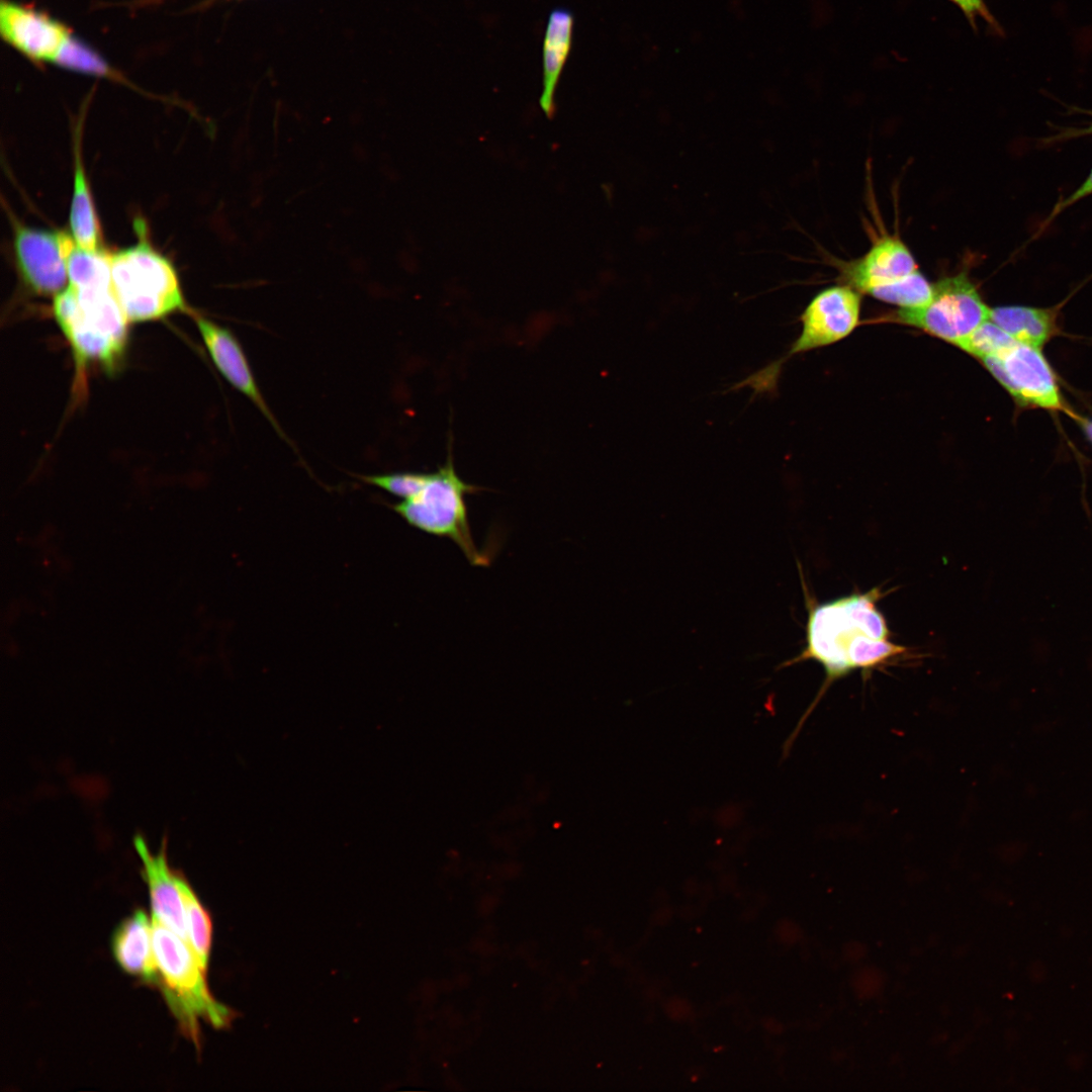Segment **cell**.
<instances>
[{"instance_id":"obj_5","label":"cell","mask_w":1092,"mask_h":1092,"mask_svg":"<svg viewBox=\"0 0 1092 1092\" xmlns=\"http://www.w3.org/2000/svg\"><path fill=\"white\" fill-rule=\"evenodd\" d=\"M480 489L458 475L449 447L446 462L429 473L423 488L392 509L414 528L453 541L470 564L483 566L488 558L475 544L465 503L466 495Z\"/></svg>"},{"instance_id":"obj_21","label":"cell","mask_w":1092,"mask_h":1092,"mask_svg":"<svg viewBox=\"0 0 1092 1092\" xmlns=\"http://www.w3.org/2000/svg\"><path fill=\"white\" fill-rule=\"evenodd\" d=\"M429 473L393 472L365 476L363 480L383 490L406 499L417 494L426 484Z\"/></svg>"},{"instance_id":"obj_10","label":"cell","mask_w":1092,"mask_h":1092,"mask_svg":"<svg viewBox=\"0 0 1092 1092\" xmlns=\"http://www.w3.org/2000/svg\"><path fill=\"white\" fill-rule=\"evenodd\" d=\"M860 310V292L849 285H838L819 292L801 315L802 332L788 357L835 343L856 327Z\"/></svg>"},{"instance_id":"obj_2","label":"cell","mask_w":1092,"mask_h":1092,"mask_svg":"<svg viewBox=\"0 0 1092 1092\" xmlns=\"http://www.w3.org/2000/svg\"><path fill=\"white\" fill-rule=\"evenodd\" d=\"M53 311L71 345L80 376L89 363L114 369L125 348L129 323L112 283L80 288L68 285L54 296Z\"/></svg>"},{"instance_id":"obj_14","label":"cell","mask_w":1092,"mask_h":1092,"mask_svg":"<svg viewBox=\"0 0 1092 1092\" xmlns=\"http://www.w3.org/2000/svg\"><path fill=\"white\" fill-rule=\"evenodd\" d=\"M111 948L120 968L159 988L160 974L153 948L152 919L135 909L115 929Z\"/></svg>"},{"instance_id":"obj_9","label":"cell","mask_w":1092,"mask_h":1092,"mask_svg":"<svg viewBox=\"0 0 1092 1092\" xmlns=\"http://www.w3.org/2000/svg\"><path fill=\"white\" fill-rule=\"evenodd\" d=\"M981 361L1019 402L1063 407L1056 379L1038 347L1016 342L1005 352Z\"/></svg>"},{"instance_id":"obj_25","label":"cell","mask_w":1092,"mask_h":1092,"mask_svg":"<svg viewBox=\"0 0 1092 1092\" xmlns=\"http://www.w3.org/2000/svg\"><path fill=\"white\" fill-rule=\"evenodd\" d=\"M163 1H165V0H139L136 2V5H139V6L155 5V4H158V3H162Z\"/></svg>"},{"instance_id":"obj_23","label":"cell","mask_w":1092,"mask_h":1092,"mask_svg":"<svg viewBox=\"0 0 1092 1092\" xmlns=\"http://www.w3.org/2000/svg\"><path fill=\"white\" fill-rule=\"evenodd\" d=\"M1089 195H1092V170L1086 177L1085 181L1074 192H1072L1067 198L1061 200L1054 206L1048 220H1051L1060 212L1065 210L1067 207L1077 203L1078 201L1086 198Z\"/></svg>"},{"instance_id":"obj_4","label":"cell","mask_w":1092,"mask_h":1092,"mask_svg":"<svg viewBox=\"0 0 1092 1092\" xmlns=\"http://www.w3.org/2000/svg\"><path fill=\"white\" fill-rule=\"evenodd\" d=\"M135 228V245L109 253L112 288L128 323L187 309L174 266L142 236L139 221Z\"/></svg>"},{"instance_id":"obj_8","label":"cell","mask_w":1092,"mask_h":1092,"mask_svg":"<svg viewBox=\"0 0 1092 1092\" xmlns=\"http://www.w3.org/2000/svg\"><path fill=\"white\" fill-rule=\"evenodd\" d=\"M0 33L4 42L37 66H55L75 35L48 12L13 0L0 2Z\"/></svg>"},{"instance_id":"obj_19","label":"cell","mask_w":1092,"mask_h":1092,"mask_svg":"<svg viewBox=\"0 0 1092 1092\" xmlns=\"http://www.w3.org/2000/svg\"><path fill=\"white\" fill-rule=\"evenodd\" d=\"M185 924L191 949L204 970L207 969L211 946V920L183 874L179 876Z\"/></svg>"},{"instance_id":"obj_17","label":"cell","mask_w":1092,"mask_h":1092,"mask_svg":"<svg viewBox=\"0 0 1092 1092\" xmlns=\"http://www.w3.org/2000/svg\"><path fill=\"white\" fill-rule=\"evenodd\" d=\"M990 321L1015 341L1034 347L1041 346L1053 334L1055 315L1052 309L1027 306H999L990 311Z\"/></svg>"},{"instance_id":"obj_20","label":"cell","mask_w":1092,"mask_h":1092,"mask_svg":"<svg viewBox=\"0 0 1092 1092\" xmlns=\"http://www.w3.org/2000/svg\"><path fill=\"white\" fill-rule=\"evenodd\" d=\"M1016 342L1000 327L988 320L960 348L981 360L1005 352Z\"/></svg>"},{"instance_id":"obj_13","label":"cell","mask_w":1092,"mask_h":1092,"mask_svg":"<svg viewBox=\"0 0 1092 1092\" xmlns=\"http://www.w3.org/2000/svg\"><path fill=\"white\" fill-rule=\"evenodd\" d=\"M133 847L142 862L152 914L189 944L184 905L179 888L180 872L169 864L167 838L164 837L159 850L153 852L147 840L136 835L133 838Z\"/></svg>"},{"instance_id":"obj_15","label":"cell","mask_w":1092,"mask_h":1092,"mask_svg":"<svg viewBox=\"0 0 1092 1092\" xmlns=\"http://www.w3.org/2000/svg\"><path fill=\"white\" fill-rule=\"evenodd\" d=\"M573 15L564 8L553 10L543 41V92L540 106L548 118L555 112V90L572 43Z\"/></svg>"},{"instance_id":"obj_12","label":"cell","mask_w":1092,"mask_h":1092,"mask_svg":"<svg viewBox=\"0 0 1092 1092\" xmlns=\"http://www.w3.org/2000/svg\"><path fill=\"white\" fill-rule=\"evenodd\" d=\"M193 316L203 343L220 374L234 388L246 395L267 418L277 433L283 436L235 335L228 328L199 313H193Z\"/></svg>"},{"instance_id":"obj_18","label":"cell","mask_w":1092,"mask_h":1092,"mask_svg":"<svg viewBox=\"0 0 1092 1092\" xmlns=\"http://www.w3.org/2000/svg\"><path fill=\"white\" fill-rule=\"evenodd\" d=\"M55 66L74 73L105 78L131 86L130 82L116 71L102 55L76 34L63 49Z\"/></svg>"},{"instance_id":"obj_1","label":"cell","mask_w":1092,"mask_h":1092,"mask_svg":"<svg viewBox=\"0 0 1092 1092\" xmlns=\"http://www.w3.org/2000/svg\"><path fill=\"white\" fill-rule=\"evenodd\" d=\"M880 596L879 589H872L824 604H813L806 596V646L782 666L815 660L823 666L826 676L818 696L790 737L792 740L831 682L855 669L871 671L905 652L904 646L890 640L886 619L877 608Z\"/></svg>"},{"instance_id":"obj_24","label":"cell","mask_w":1092,"mask_h":1092,"mask_svg":"<svg viewBox=\"0 0 1092 1092\" xmlns=\"http://www.w3.org/2000/svg\"><path fill=\"white\" fill-rule=\"evenodd\" d=\"M1090 114L1092 115V112H1090ZM1074 134H1075V135H1086V134H1092V122L1090 123V125H1089V126H1087V127H1085V128H1082V129H1079V130H1077V131H1075V133H1074Z\"/></svg>"},{"instance_id":"obj_6","label":"cell","mask_w":1092,"mask_h":1092,"mask_svg":"<svg viewBox=\"0 0 1092 1092\" xmlns=\"http://www.w3.org/2000/svg\"><path fill=\"white\" fill-rule=\"evenodd\" d=\"M932 286L931 298L925 305L901 308L894 316L960 348L990 318L991 309L964 271L943 277Z\"/></svg>"},{"instance_id":"obj_16","label":"cell","mask_w":1092,"mask_h":1092,"mask_svg":"<svg viewBox=\"0 0 1092 1092\" xmlns=\"http://www.w3.org/2000/svg\"><path fill=\"white\" fill-rule=\"evenodd\" d=\"M69 223L75 243L84 249H100V228L79 149H75L74 185Z\"/></svg>"},{"instance_id":"obj_3","label":"cell","mask_w":1092,"mask_h":1092,"mask_svg":"<svg viewBox=\"0 0 1092 1092\" xmlns=\"http://www.w3.org/2000/svg\"><path fill=\"white\" fill-rule=\"evenodd\" d=\"M152 933L159 989L184 1033L198 1042L199 1017L214 1027L226 1026L234 1013L210 994L206 970L190 945L153 914Z\"/></svg>"},{"instance_id":"obj_22","label":"cell","mask_w":1092,"mask_h":1092,"mask_svg":"<svg viewBox=\"0 0 1092 1092\" xmlns=\"http://www.w3.org/2000/svg\"><path fill=\"white\" fill-rule=\"evenodd\" d=\"M953 3L965 15L971 26L976 30L978 18L987 22L995 31L1001 33L1000 24L990 12L985 0H948Z\"/></svg>"},{"instance_id":"obj_26","label":"cell","mask_w":1092,"mask_h":1092,"mask_svg":"<svg viewBox=\"0 0 1092 1092\" xmlns=\"http://www.w3.org/2000/svg\"><path fill=\"white\" fill-rule=\"evenodd\" d=\"M1084 428H1085V431H1086L1087 435L1092 440V422H1090V421L1089 422H1084Z\"/></svg>"},{"instance_id":"obj_7","label":"cell","mask_w":1092,"mask_h":1092,"mask_svg":"<svg viewBox=\"0 0 1092 1092\" xmlns=\"http://www.w3.org/2000/svg\"><path fill=\"white\" fill-rule=\"evenodd\" d=\"M73 241L71 234L14 221L13 248L17 269L34 293L55 296L67 287V253Z\"/></svg>"},{"instance_id":"obj_11","label":"cell","mask_w":1092,"mask_h":1092,"mask_svg":"<svg viewBox=\"0 0 1092 1092\" xmlns=\"http://www.w3.org/2000/svg\"><path fill=\"white\" fill-rule=\"evenodd\" d=\"M917 263L897 236H883L857 260L842 267L847 285L880 299L891 287L918 272Z\"/></svg>"}]
</instances>
